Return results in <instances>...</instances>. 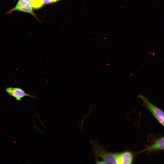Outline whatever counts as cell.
Wrapping results in <instances>:
<instances>
[{"label": "cell", "mask_w": 164, "mask_h": 164, "mask_svg": "<svg viewBox=\"0 0 164 164\" xmlns=\"http://www.w3.org/2000/svg\"><path fill=\"white\" fill-rule=\"evenodd\" d=\"M57 1H59L60 0H56Z\"/></svg>", "instance_id": "obj_8"}, {"label": "cell", "mask_w": 164, "mask_h": 164, "mask_svg": "<svg viewBox=\"0 0 164 164\" xmlns=\"http://www.w3.org/2000/svg\"><path fill=\"white\" fill-rule=\"evenodd\" d=\"M95 157L101 158L105 164H125L126 153L125 151L120 152H112L106 151L97 142H93Z\"/></svg>", "instance_id": "obj_1"}, {"label": "cell", "mask_w": 164, "mask_h": 164, "mask_svg": "<svg viewBox=\"0 0 164 164\" xmlns=\"http://www.w3.org/2000/svg\"><path fill=\"white\" fill-rule=\"evenodd\" d=\"M5 91L9 96L13 97L18 101H21L25 97H36V96L26 93L23 89L19 87H8L5 89Z\"/></svg>", "instance_id": "obj_3"}, {"label": "cell", "mask_w": 164, "mask_h": 164, "mask_svg": "<svg viewBox=\"0 0 164 164\" xmlns=\"http://www.w3.org/2000/svg\"><path fill=\"white\" fill-rule=\"evenodd\" d=\"M43 5L51 3L57 2L56 0H42Z\"/></svg>", "instance_id": "obj_6"}, {"label": "cell", "mask_w": 164, "mask_h": 164, "mask_svg": "<svg viewBox=\"0 0 164 164\" xmlns=\"http://www.w3.org/2000/svg\"><path fill=\"white\" fill-rule=\"evenodd\" d=\"M138 97L143 102V105L152 114L157 121L164 127V111L152 104L146 97L140 94Z\"/></svg>", "instance_id": "obj_2"}, {"label": "cell", "mask_w": 164, "mask_h": 164, "mask_svg": "<svg viewBox=\"0 0 164 164\" xmlns=\"http://www.w3.org/2000/svg\"><path fill=\"white\" fill-rule=\"evenodd\" d=\"M23 0L28 1L29 2H30V3H31V0Z\"/></svg>", "instance_id": "obj_7"}, {"label": "cell", "mask_w": 164, "mask_h": 164, "mask_svg": "<svg viewBox=\"0 0 164 164\" xmlns=\"http://www.w3.org/2000/svg\"><path fill=\"white\" fill-rule=\"evenodd\" d=\"M16 11L28 13L35 16L31 3L28 1L23 0H19L16 5L9 11L7 13L10 14Z\"/></svg>", "instance_id": "obj_4"}, {"label": "cell", "mask_w": 164, "mask_h": 164, "mask_svg": "<svg viewBox=\"0 0 164 164\" xmlns=\"http://www.w3.org/2000/svg\"><path fill=\"white\" fill-rule=\"evenodd\" d=\"M164 150V136L156 140L151 145L148 146L142 152Z\"/></svg>", "instance_id": "obj_5"}]
</instances>
